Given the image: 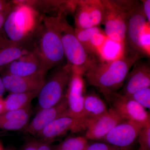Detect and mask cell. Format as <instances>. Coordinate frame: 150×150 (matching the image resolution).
<instances>
[{
    "label": "cell",
    "mask_w": 150,
    "mask_h": 150,
    "mask_svg": "<svg viewBox=\"0 0 150 150\" xmlns=\"http://www.w3.org/2000/svg\"><path fill=\"white\" fill-rule=\"evenodd\" d=\"M84 150H122L120 148L106 143H93L88 145Z\"/></svg>",
    "instance_id": "cell-26"
},
{
    "label": "cell",
    "mask_w": 150,
    "mask_h": 150,
    "mask_svg": "<svg viewBox=\"0 0 150 150\" xmlns=\"http://www.w3.org/2000/svg\"><path fill=\"white\" fill-rule=\"evenodd\" d=\"M84 86V81L82 75L80 73L72 71L65 94L68 105L67 114L84 121L83 104Z\"/></svg>",
    "instance_id": "cell-13"
},
{
    "label": "cell",
    "mask_w": 150,
    "mask_h": 150,
    "mask_svg": "<svg viewBox=\"0 0 150 150\" xmlns=\"http://www.w3.org/2000/svg\"><path fill=\"white\" fill-rule=\"evenodd\" d=\"M34 49L33 42L18 43L8 39L0 49V73L12 62L29 54Z\"/></svg>",
    "instance_id": "cell-18"
},
{
    "label": "cell",
    "mask_w": 150,
    "mask_h": 150,
    "mask_svg": "<svg viewBox=\"0 0 150 150\" xmlns=\"http://www.w3.org/2000/svg\"><path fill=\"white\" fill-rule=\"evenodd\" d=\"M143 127L133 121H123L114 126L102 140L122 150H131Z\"/></svg>",
    "instance_id": "cell-10"
},
{
    "label": "cell",
    "mask_w": 150,
    "mask_h": 150,
    "mask_svg": "<svg viewBox=\"0 0 150 150\" xmlns=\"http://www.w3.org/2000/svg\"><path fill=\"white\" fill-rule=\"evenodd\" d=\"M15 6H15L12 8L8 10L3 12L0 13V37L4 36L3 34V33H4V26L5 22L6 19L8 16L9 14L13 9Z\"/></svg>",
    "instance_id": "cell-27"
},
{
    "label": "cell",
    "mask_w": 150,
    "mask_h": 150,
    "mask_svg": "<svg viewBox=\"0 0 150 150\" xmlns=\"http://www.w3.org/2000/svg\"><path fill=\"white\" fill-rule=\"evenodd\" d=\"M104 16L102 24L108 38L125 46L127 30V21L124 13L112 1L102 0Z\"/></svg>",
    "instance_id": "cell-8"
},
{
    "label": "cell",
    "mask_w": 150,
    "mask_h": 150,
    "mask_svg": "<svg viewBox=\"0 0 150 150\" xmlns=\"http://www.w3.org/2000/svg\"><path fill=\"white\" fill-rule=\"evenodd\" d=\"M8 40V38L4 36H1L0 37V49L6 43Z\"/></svg>",
    "instance_id": "cell-32"
},
{
    "label": "cell",
    "mask_w": 150,
    "mask_h": 150,
    "mask_svg": "<svg viewBox=\"0 0 150 150\" xmlns=\"http://www.w3.org/2000/svg\"><path fill=\"white\" fill-rule=\"evenodd\" d=\"M121 57L110 62L95 61L83 76L91 85L99 90L117 92L121 88L131 67L141 57L137 54L125 51Z\"/></svg>",
    "instance_id": "cell-1"
},
{
    "label": "cell",
    "mask_w": 150,
    "mask_h": 150,
    "mask_svg": "<svg viewBox=\"0 0 150 150\" xmlns=\"http://www.w3.org/2000/svg\"><path fill=\"white\" fill-rule=\"evenodd\" d=\"M108 109L105 103L96 94L84 95L83 114L86 129L91 121L104 115Z\"/></svg>",
    "instance_id": "cell-19"
},
{
    "label": "cell",
    "mask_w": 150,
    "mask_h": 150,
    "mask_svg": "<svg viewBox=\"0 0 150 150\" xmlns=\"http://www.w3.org/2000/svg\"><path fill=\"white\" fill-rule=\"evenodd\" d=\"M39 92L10 93L4 99L5 112L20 110L31 105V101L38 96Z\"/></svg>",
    "instance_id": "cell-20"
},
{
    "label": "cell",
    "mask_w": 150,
    "mask_h": 150,
    "mask_svg": "<svg viewBox=\"0 0 150 150\" xmlns=\"http://www.w3.org/2000/svg\"><path fill=\"white\" fill-rule=\"evenodd\" d=\"M110 108L124 121H133L144 126L150 125V115L146 108L129 97L118 92L100 89Z\"/></svg>",
    "instance_id": "cell-7"
},
{
    "label": "cell",
    "mask_w": 150,
    "mask_h": 150,
    "mask_svg": "<svg viewBox=\"0 0 150 150\" xmlns=\"http://www.w3.org/2000/svg\"><path fill=\"white\" fill-rule=\"evenodd\" d=\"M6 91L2 80L1 77L0 76V98H2Z\"/></svg>",
    "instance_id": "cell-30"
},
{
    "label": "cell",
    "mask_w": 150,
    "mask_h": 150,
    "mask_svg": "<svg viewBox=\"0 0 150 150\" xmlns=\"http://www.w3.org/2000/svg\"><path fill=\"white\" fill-rule=\"evenodd\" d=\"M115 5L125 14L127 30L124 47L126 51L144 56L142 41L150 33L149 23L143 11L142 3L135 0L112 1ZM150 24V23H149Z\"/></svg>",
    "instance_id": "cell-3"
},
{
    "label": "cell",
    "mask_w": 150,
    "mask_h": 150,
    "mask_svg": "<svg viewBox=\"0 0 150 150\" xmlns=\"http://www.w3.org/2000/svg\"><path fill=\"white\" fill-rule=\"evenodd\" d=\"M124 121L112 108L88 124L84 136L88 140H102L111 129Z\"/></svg>",
    "instance_id": "cell-16"
},
{
    "label": "cell",
    "mask_w": 150,
    "mask_h": 150,
    "mask_svg": "<svg viewBox=\"0 0 150 150\" xmlns=\"http://www.w3.org/2000/svg\"><path fill=\"white\" fill-rule=\"evenodd\" d=\"M32 150H52L51 143L38 139L37 146Z\"/></svg>",
    "instance_id": "cell-28"
},
{
    "label": "cell",
    "mask_w": 150,
    "mask_h": 150,
    "mask_svg": "<svg viewBox=\"0 0 150 150\" xmlns=\"http://www.w3.org/2000/svg\"><path fill=\"white\" fill-rule=\"evenodd\" d=\"M29 120L0 121V129L4 131H25L29 123Z\"/></svg>",
    "instance_id": "cell-23"
},
{
    "label": "cell",
    "mask_w": 150,
    "mask_h": 150,
    "mask_svg": "<svg viewBox=\"0 0 150 150\" xmlns=\"http://www.w3.org/2000/svg\"><path fill=\"white\" fill-rule=\"evenodd\" d=\"M68 108L66 96L58 104L37 111L35 117L28 123L25 131L33 136L38 134L48 124L63 115Z\"/></svg>",
    "instance_id": "cell-15"
},
{
    "label": "cell",
    "mask_w": 150,
    "mask_h": 150,
    "mask_svg": "<svg viewBox=\"0 0 150 150\" xmlns=\"http://www.w3.org/2000/svg\"><path fill=\"white\" fill-rule=\"evenodd\" d=\"M0 150H4V149H3L2 144L1 142H0Z\"/></svg>",
    "instance_id": "cell-33"
},
{
    "label": "cell",
    "mask_w": 150,
    "mask_h": 150,
    "mask_svg": "<svg viewBox=\"0 0 150 150\" xmlns=\"http://www.w3.org/2000/svg\"><path fill=\"white\" fill-rule=\"evenodd\" d=\"M2 80L6 91L10 93L39 92L45 77H23L2 72Z\"/></svg>",
    "instance_id": "cell-17"
},
{
    "label": "cell",
    "mask_w": 150,
    "mask_h": 150,
    "mask_svg": "<svg viewBox=\"0 0 150 150\" xmlns=\"http://www.w3.org/2000/svg\"><path fill=\"white\" fill-rule=\"evenodd\" d=\"M129 97L146 108H150V88L132 94Z\"/></svg>",
    "instance_id": "cell-24"
},
{
    "label": "cell",
    "mask_w": 150,
    "mask_h": 150,
    "mask_svg": "<svg viewBox=\"0 0 150 150\" xmlns=\"http://www.w3.org/2000/svg\"><path fill=\"white\" fill-rule=\"evenodd\" d=\"M75 13L76 28L100 26L103 21L104 6L99 0L77 1Z\"/></svg>",
    "instance_id": "cell-9"
},
{
    "label": "cell",
    "mask_w": 150,
    "mask_h": 150,
    "mask_svg": "<svg viewBox=\"0 0 150 150\" xmlns=\"http://www.w3.org/2000/svg\"><path fill=\"white\" fill-rule=\"evenodd\" d=\"M102 30L100 26H94L85 29H79L76 28L74 29V33L78 40L81 43L82 45L84 46L88 52L91 54L90 53L89 49L90 41L91 40L93 35L95 33Z\"/></svg>",
    "instance_id": "cell-22"
},
{
    "label": "cell",
    "mask_w": 150,
    "mask_h": 150,
    "mask_svg": "<svg viewBox=\"0 0 150 150\" xmlns=\"http://www.w3.org/2000/svg\"><path fill=\"white\" fill-rule=\"evenodd\" d=\"M35 13L28 6L16 4L4 25V32L9 40L18 43L32 42L39 25L35 22Z\"/></svg>",
    "instance_id": "cell-5"
},
{
    "label": "cell",
    "mask_w": 150,
    "mask_h": 150,
    "mask_svg": "<svg viewBox=\"0 0 150 150\" xmlns=\"http://www.w3.org/2000/svg\"><path fill=\"white\" fill-rule=\"evenodd\" d=\"M85 130V123L83 120L72 117L68 115L66 111L63 115L48 124L36 137L39 139L51 143L56 138L68 131L76 133Z\"/></svg>",
    "instance_id": "cell-12"
},
{
    "label": "cell",
    "mask_w": 150,
    "mask_h": 150,
    "mask_svg": "<svg viewBox=\"0 0 150 150\" xmlns=\"http://www.w3.org/2000/svg\"><path fill=\"white\" fill-rule=\"evenodd\" d=\"M139 150V149H137V150Z\"/></svg>",
    "instance_id": "cell-35"
},
{
    "label": "cell",
    "mask_w": 150,
    "mask_h": 150,
    "mask_svg": "<svg viewBox=\"0 0 150 150\" xmlns=\"http://www.w3.org/2000/svg\"><path fill=\"white\" fill-rule=\"evenodd\" d=\"M88 144V140L84 137H71L52 146V150H84Z\"/></svg>",
    "instance_id": "cell-21"
},
{
    "label": "cell",
    "mask_w": 150,
    "mask_h": 150,
    "mask_svg": "<svg viewBox=\"0 0 150 150\" xmlns=\"http://www.w3.org/2000/svg\"><path fill=\"white\" fill-rule=\"evenodd\" d=\"M139 150H150V125L144 126L140 131L138 139Z\"/></svg>",
    "instance_id": "cell-25"
},
{
    "label": "cell",
    "mask_w": 150,
    "mask_h": 150,
    "mask_svg": "<svg viewBox=\"0 0 150 150\" xmlns=\"http://www.w3.org/2000/svg\"><path fill=\"white\" fill-rule=\"evenodd\" d=\"M54 23L62 41L67 65L72 70L83 74L96 61L78 40L74 28L67 22L63 14L54 17Z\"/></svg>",
    "instance_id": "cell-4"
},
{
    "label": "cell",
    "mask_w": 150,
    "mask_h": 150,
    "mask_svg": "<svg viewBox=\"0 0 150 150\" xmlns=\"http://www.w3.org/2000/svg\"><path fill=\"white\" fill-rule=\"evenodd\" d=\"M48 71L34 48L29 54L12 62L2 72L20 76L46 77Z\"/></svg>",
    "instance_id": "cell-11"
},
{
    "label": "cell",
    "mask_w": 150,
    "mask_h": 150,
    "mask_svg": "<svg viewBox=\"0 0 150 150\" xmlns=\"http://www.w3.org/2000/svg\"></svg>",
    "instance_id": "cell-36"
},
{
    "label": "cell",
    "mask_w": 150,
    "mask_h": 150,
    "mask_svg": "<svg viewBox=\"0 0 150 150\" xmlns=\"http://www.w3.org/2000/svg\"><path fill=\"white\" fill-rule=\"evenodd\" d=\"M5 112L4 101L3 98H0V115Z\"/></svg>",
    "instance_id": "cell-31"
},
{
    "label": "cell",
    "mask_w": 150,
    "mask_h": 150,
    "mask_svg": "<svg viewBox=\"0 0 150 150\" xmlns=\"http://www.w3.org/2000/svg\"><path fill=\"white\" fill-rule=\"evenodd\" d=\"M142 1L143 11L148 23H150V1L142 0Z\"/></svg>",
    "instance_id": "cell-29"
},
{
    "label": "cell",
    "mask_w": 150,
    "mask_h": 150,
    "mask_svg": "<svg viewBox=\"0 0 150 150\" xmlns=\"http://www.w3.org/2000/svg\"><path fill=\"white\" fill-rule=\"evenodd\" d=\"M72 71L68 65L56 67L45 81L38 95L37 111L52 107L64 98Z\"/></svg>",
    "instance_id": "cell-6"
},
{
    "label": "cell",
    "mask_w": 150,
    "mask_h": 150,
    "mask_svg": "<svg viewBox=\"0 0 150 150\" xmlns=\"http://www.w3.org/2000/svg\"><path fill=\"white\" fill-rule=\"evenodd\" d=\"M140 59L133 65L121 91L118 92L123 95L129 96L137 91L150 88V62L141 61Z\"/></svg>",
    "instance_id": "cell-14"
},
{
    "label": "cell",
    "mask_w": 150,
    "mask_h": 150,
    "mask_svg": "<svg viewBox=\"0 0 150 150\" xmlns=\"http://www.w3.org/2000/svg\"><path fill=\"white\" fill-rule=\"evenodd\" d=\"M3 132H0V136H3V135H4V133H2Z\"/></svg>",
    "instance_id": "cell-34"
},
{
    "label": "cell",
    "mask_w": 150,
    "mask_h": 150,
    "mask_svg": "<svg viewBox=\"0 0 150 150\" xmlns=\"http://www.w3.org/2000/svg\"><path fill=\"white\" fill-rule=\"evenodd\" d=\"M42 22L34 33L33 46L49 71L63 65L66 58L54 17H46Z\"/></svg>",
    "instance_id": "cell-2"
}]
</instances>
